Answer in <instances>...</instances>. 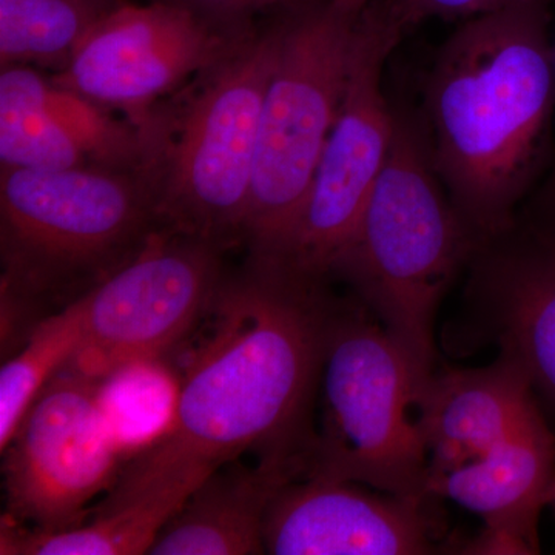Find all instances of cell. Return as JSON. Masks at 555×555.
<instances>
[{"label": "cell", "instance_id": "cell-19", "mask_svg": "<svg viewBox=\"0 0 555 555\" xmlns=\"http://www.w3.org/2000/svg\"><path fill=\"white\" fill-rule=\"evenodd\" d=\"M181 503L171 499L142 500L98 511L90 525L42 531L7 518L0 532L3 555H138L149 554L160 529Z\"/></svg>", "mask_w": 555, "mask_h": 555}, {"label": "cell", "instance_id": "cell-18", "mask_svg": "<svg viewBox=\"0 0 555 555\" xmlns=\"http://www.w3.org/2000/svg\"><path fill=\"white\" fill-rule=\"evenodd\" d=\"M47 73L0 68V167L60 171L90 167L43 101Z\"/></svg>", "mask_w": 555, "mask_h": 555}, {"label": "cell", "instance_id": "cell-5", "mask_svg": "<svg viewBox=\"0 0 555 555\" xmlns=\"http://www.w3.org/2000/svg\"><path fill=\"white\" fill-rule=\"evenodd\" d=\"M159 230L142 169L0 167L3 302L65 308L129 264Z\"/></svg>", "mask_w": 555, "mask_h": 555}, {"label": "cell", "instance_id": "cell-13", "mask_svg": "<svg viewBox=\"0 0 555 555\" xmlns=\"http://www.w3.org/2000/svg\"><path fill=\"white\" fill-rule=\"evenodd\" d=\"M467 272L477 341L516 361L555 408V224L518 215L505 232L481 241Z\"/></svg>", "mask_w": 555, "mask_h": 555}, {"label": "cell", "instance_id": "cell-8", "mask_svg": "<svg viewBox=\"0 0 555 555\" xmlns=\"http://www.w3.org/2000/svg\"><path fill=\"white\" fill-rule=\"evenodd\" d=\"M404 36L372 0L357 22L338 118L318 163L283 258L276 264L331 280L328 270L356 228L392 149L396 105L383 72Z\"/></svg>", "mask_w": 555, "mask_h": 555}, {"label": "cell", "instance_id": "cell-23", "mask_svg": "<svg viewBox=\"0 0 555 555\" xmlns=\"http://www.w3.org/2000/svg\"><path fill=\"white\" fill-rule=\"evenodd\" d=\"M554 72H555V40L553 42ZM521 217L532 219V221L547 222L555 224V158L547 171L545 181L540 184L528 206L521 207Z\"/></svg>", "mask_w": 555, "mask_h": 555}, {"label": "cell", "instance_id": "cell-4", "mask_svg": "<svg viewBox=\"0 0 555 555\" xmlns=\"http://www.w3.org/2000/svg\"><path fill=\"white\" fill-rule=\"evenodd\" d=\"M280 36L276 14L235 53L159 102L139 127L142 170L164 230L224 250L243 244L259 116Z\"/></svg>", "mask_w": 555, "mask_h": 555}, {"label": "cell", "instance_id": "cell-24", "mask_svg": "<svg viewBox=\"0 0 555 555\" xmlns=\"http://www.w3.org/2000/svg\"><path fill=\"white\" fill-rule=\"evenodd\" d=\"M332 5L338 11H341L346 16L358 20L363 14V11L367 9L369 3L372 0H328Z\"/></svg>", "mask_w": 555, "mask_h": 555}, {"label": "cell", "instance_id": "cell-9", "mask_svg": "<svg viewBox=\"0 0 555 555\" xmlns=\"http://www.w3.org/2000/svg\"><path fill=\"white\" fill-rule=\"evenodd\" d=\"M224 251L159 230L129 264L76 299L83 337L67 366L105 383L122 369L156 363L210 310Z\"/></svg>", "mask_w": 555, "mask_h": 555}, {"label": "cell", "instance_id": "cell-16", "mask_svg": "<svg viewBox=\"0 0 555 555\" xmlns=\"http://www.w3.org/2000/svg\"><path fill=\"white\" fill-rule=\"evenodd\" d=\"M225 466L190 494L160 529L149 554H266L270 503L284 485L308 473V462L262 456L257 467Z\"/></svg>", "mask_w": 555, "mask_h": 555}, {"label": "cell", "instance_id": "cell-1", "mask_svg": "<svg viewBox=\"0 0 555 555\" xmlns=\"http://www.w3.org/2000/svg\"><path fill=\"white\" fill-rule=\"evenodd\" d=\"M328 280L248 261L222 280L214 331L196 350L166 433L118 478L100 509L190 494L248 449L309 460L308 416L339 306Z\"/></svg>", "mask_w": 555, "mask_h": 555}, {"label": "cell", "instance_id": "cell-22", "mask_svg": "<svg viewBox=\"0 0 555 555\" xmlns=\"http://www.w3.org/2000/svg\"><path fill=\"white\" fill-rule=\"evenodd\" d=\"M198 14L211 24L228 30L250 33L257 30L261 17L276 16L308 7L320 0H164Z\"/></svg>", "mask_w": 555, "mask_h": 555}, {"label": "cell", "instance_id": "cell-15", "mask_svg": "<svg viewBox=\"0 0 555 555\" xmlns=\"http://www.w3.org/2000/svg\"><path fill=\"white\" fill-rule=\"evenodd\" d=\"M535 411L534 386L509 358L499 356L486 367L434 372L420 400L429 485L488 454Z\"/></svg>", "mask_w": 555, "mask_h": 555}, {"label": "cell", "instance_id": "cell-12", "mask_svg": "<svg viewBox=\"0 0 555 555\" xmlns=\"http://www.w3.org/2000/svg\"><path fill=\"white\" fill-rule=\"evenodd\" d=\"M438 496H401L321 476L288 481L270 503L266 554H455L438 517Z\"/></svg>", "mask_w": 555, "mask_h": 555}, {"label": "cell", "instance_id": "cell-25", "mask_svg": "<svg viewBox=\"0 0 555 555\" xmlns=\"http://www.w3.org/2000/svg\"><path fill=\"white\" fill-rule=\"evenodd\" d=\"M547 506L553 507L555 511V481L553 488H551L550 495H547Z\"/></svg>", "mask_w": 555, "mask_h": 555}, {"label": "cell", "instance_id": "cell-14", "mask_svg": "<svg viewBox=\"0 0 555 555\" xmlns=\"http://www.w3.org/2000/svg\"><path fill=\"white\" fill-rule=\"evenodd\" d=\"M555 481V436L542 412L526 418L488 454L430 481V494L483 520L459 554H537L539 518Z\"/></svg>", "mask_w": 555, "mask_h": 555}, {"label": "cell", "instance_id": "cell-20", "mask_svg": "<svg viewBox=\"0 0 555 555\" xmlns=\"http://www.w3.org/2000/svg\"><path fill=\"white\" fill-rule=\"evenodd\" d=\"M82 337V315L75 301L40 321L20 352L3 364L0 371L2 452L46 386L76 356Z\"/></svg>", "mask_w": 555, "mask_h": 555}, {"label": "cell", "instance_id": "cell-11", "mask_svg": "<svg viewBox=\"0 0 555 555\" xmlns=\"http://www.w3.org/2000/svg\"><path fill=\"white\" fill-rule=\"evenodd\" d=\"M257 30H228L164 0H126L94 27L68 68L50 76L141 127L159 102Z\"/></svg>", "mask_w": 555, "mask_h": 555}, {"label": "cell", "instance_id": "cell-17", "mask_svg": "<svg viewBox=\"0 0 555 555\" xmlns=\"http://www.w3.org/2000/svg\"><path fill=\"white\" fill-rule=\"evenodd\" d=\"M126 0H0V68L60 75L83 40Z\"/></svg>", "mask_w": 555, "mask_h": 555}, {"label": "cell", "instance_id": "cell-21", "mask_svg": "<svg viewBox=\"0 0 555 555\" xmlns=\"http://www.w3.org/2000/svg\"><path fill=\"white\" fill-rule=\"evenodd\" d=\"M554 2L555 0H379L387 20L403 36L430 20L466 21L511 7L529 3L551 7Z\"/></svg>", "mask_w": 555, "mask_h": 555}, {"label": "cell", "instance_id": "cell-7", "mask_svg": "<svg viewBox=\"0 0 555 555\" xmlns=\"http://www.w3.org/2000/svg\"><path fill=\"white\" fill-rule=\"evenodd\" d=\"M323 427L308 474L356 481L401 496H436L420 423L425 383L363 306L343 310L324 349Z\"/></svg>", "mask_w": 555, "mask_h": 555}, {"label": "cell", "instance_id": "cell-2", "mask_svg": "<svg viewBox=\"0 0 555 555\" xmlns=\"http://www.w3.org/2000/svg\"><path fill=\"white\" fill-rule=\"evenodd\" d=\"M551 7L463 21L427 72L416 113L430 163L480 241L505 232L550 166L555 113Z\"/></svg>", "mask_w": 555, "mask_h": 555}, {"label": "cell", "instance_id": "cell-3", "mask_svg": "<svg viewBox=\"0 0 555 555\" xmlns=\"http://www.w3.org/2000/svg\"><path fill=\"white\" fill-rule=\"evenodd\" d=\"M480 243L434 170L416 113L396 105L389 159L328 278L352 288L425 385L438 306Z\"/></svg>", "mask_w": 555, "mask_h": 555}, {"label": "cell", "instance_id": "cell-10", "mask_svg": "<svg viewBox=\"0 0 555 555\" xmlns=\"http://www.w3.org/2000/svg\"><path fill=\"white\" fill-rule=\"evenodd\" d=\"M101 386L65 366L42 390L3 451L7 518L42 531L73 528L115 481L124 451Z\"/></svg>", "mask_w": 555, "mask_h": 555}, {"label": "cell", "instance_id": "cell-6", "mask_svg": "<svg viewBox=\"0 0 555 555\" xmlns=\"http://www.w3.org/2000/svg\"><path fill=\"white\" fill-rule=\"evenodd\" d=\"M358 20L328 0L280 14L244 225L248 261L283 258L345 98Z\"/></svg>", "mask_w": 555, "mask_h": 555}]
</instances>
